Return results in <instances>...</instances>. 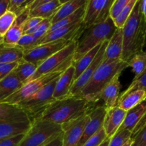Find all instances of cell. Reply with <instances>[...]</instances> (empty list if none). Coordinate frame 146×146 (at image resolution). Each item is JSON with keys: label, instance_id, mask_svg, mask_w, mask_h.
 Listing matches in <instances>:
<instances>
[{"label": "cell", "instance_id": "obj_8", "mask_svg": "<svg viewBox=\"0 0 146 146\" xmlns=\"http://www.w3.org/2000/svg\"><path fill=\"white\" fill-rule=\"evenodd\" d=\"M64 71H54V72L42 76L38 78H36L33 81H29L24 84V86L20 89L16 91L14 94L10 96L9 97L3 100L1 103L17 105L21 101L25 100L26 98H29V96L38 92L43 87L45 86L46 84L52 81L53 80L58 78Z\"/></svg>", "mask_w": 146, "mask_h": 146}, {"label": "cell", "instance_id": "obj_22", "mask_svg": "<svg viewBox=\"0 0 146 146\" xmlns=\"http://www.w3.org/2000/svg\"><path fill=\"white\" fill-rule=\"evenodd\" d=\"M24 83L11 72L0 81V102L6 99L24 86Z\"/></svg>", "mask_w": 146, "mask_h": 146}, {"label": "cell", "instance_id": "obj_27", "mask_svg": "<svg viewBox=\"0 0 146 146\" xmlns=\"http://www.w3.org/2000/svg\"><path fill=\"white\" fill-rule=\"evenodd\" d=\"M37 68L38 67L36 65L30 62H27L23 59L18 63V65L12 72L25 84L27 81L34 75Z\"/></svg>", "mask_w": 146, "mask_h": 146}, {"label": "cell", "instance_id": "obj_4", "mask_svg": "<svg viewBox=\"0 0 146 146\" xmlns=\"http://www.w3.org/2000/svg\"><path fill=\"white\" fill-rule=\"evenodd\" d=\"M116 29L113 20L111 17L105 22L96 24L85 29L78 41L76 49L73 56V62L78 61L99 44L109 41Z\"/></svg>", "mask_w": 146, "mask_h": 146}, {"label": "cell", "instance_id": "obj_5", "mask_svg": "<svg viewBox=\"0 0 146 146\" xmlns=\"http://www.w3.org/2000/svg\"><path fill=\"white\" fill-rule=\"evenodd\" d=\"M62 133L61 125L36 118L19 146H44Z\"/></svg>", "mask_w": 146, "mask_h": 146}, {"label": "cell", "instance_id": "obj_18", "mask_svg": "<svg viewBox=\"0 0 146 146\" xmlns=\"http://www.w3.org/2000/svg\"><path fill=\"white\" fill-rule=\"evenodd\" d=\"M123 29H117L106 48L102 64H111L121 59L123 54Z\"/></svg>", "mask_w": 146, "mask_h": 146}, {"label": "cell", "instance_id": "obj_12", "mask_svg": "<svg viewBox=\"0 0 146 146\" xmlns=\"http://www.w3.org/2000/svg\"><path fill=\"white\" fill-rule=\"evenodd\" d=\"M90 120L89 115L86 114L78 119L62 124L63 146H76Z\"/></svg>", "mask_w": 146, "mask_h": 146}, {"label": "cell", "instance_id": "obj_48", "mask_svg": "<svg viewBox=\"0 0 146 146\" xmlns=\"http://www.w3.org/2000/svg\"><path fill=\"white\" fill-rule=\"evenodd\" d=\"M133 138H131V139H130L129 141H128V142H127L123 146H131L133 144Z\"/></svg>", "mask_w": 146, "mask_h": 146}, {"label": "cell", "instance_id": "obj_1", "mask_svg": "<svg viewBox=\"0 0 146 146\" xmlns=\"http://www.w3.org/2000/svg\"><path fill=\"white\" fill-rule=\"evenodd\" d=\"M123 54L121 59L128 62L131 57L142 52L146 41V27L138 0L129 19L123 27Z\"/></svg>", "mask_w": 146, "mask_h": 146}, {"label": "cell", "instance_id": "obj_41", "mask_svg": "<svg viewBox=\"0 0 146 146\" xmlns=\"http://www.w3.org/2000/svg\"><path fill=\"white\" fill-rule=\"evenodd\" d=\"M24 137V134L0 140V146H19Z\"/></svg>", "mask_w": 146, "mask_h": 146}, {"label": "cell", "instance_id": "obj_7", "mask_svg": "<svg viewBox=\"0 0 146 146\" xmlns=\"http://www.w3.org/2000/svg\"><path fill=\"white\" fill-rule=\"evenodd\" d=\"M78 41H74L59 51L54 54L37 68L34 75L27 81H33L47 74L58 71H65L73 64V56L76 49Z\"/></svg>", "mask_w": 146, "mask_h": 146}, {"label": "cell", "instance_id": "obj_38", "mask_svg": "<svg viewBox=\"0 0 146 146\" xmlns=\"http://www.w3.org/2000/svg\"><path fill=\"white\" fill-rule=\"evenodd\" d=\"M105 130L104 128H101L94 136L91 137L84 146H99L107 138Z\"/></svg>", "mask_w": 146, "mask_h": 146}, {"label": "cell", "instance_id": "obj_2", "mask_svg": "<svg viewBox=\"0 0 146 146\" xmlns=\"http://www.w3.org/2000/svg\"><path fill=\"white\" fill-rule=\"evenodd\" d=\"M91 104L84 98L78 96L56 101L43 112L38 118L62 125L88 114L90 112Z\"/></svg>", "mask_w": 146, "mask_h": 146}, {"label": "cell", "instance_id": "obj_26", "mask_svg": "<svg viewBox=\"0 0 146 146\" xmlns=\"http://www.w3.org/2000/svg\"><path fill=\"white\" fill-rule=\"evenodd\" d=\"M101 45H102V44H99V45H98L97 46H96L95 48H93L92 50L88 51V52L87 53V54H86L85 55L81 57L80 59H78V61L73 62L72 64L74 66V68H75V74H74V81L81 75V74H82V73L88 68V66L92 63V61H94V58H95L96 56L98 54Z\"/></svg>", "mask_w": 146, "mask_h": 146}, {"label": "cell", "instance_id": "obj_42", "mask_svg": "<svg viewBox=\"0 0 146 146\" xmlns=\"http://www.w3.org/2000/svg\"><path fill=\"white\" fill-rule=\"evenodd\" d=\"M43 20L44 19L40 18V17H29L25 22V24H24V31L25 32V31H28V30L36 27V26L38 25V24H40Z\"/></svg>", "mask_w": 146, "mask_h": 146}, {"label": "cell", "instance_id": "obj_23", "mask_svg": "<svg viewBox=\"0 0 146 146\" xmlns=\"http://www.w3.org/2000/svg\"><path fill=\"white\" fill-rule=\"evenodd\" d=\"M88 0H70L66 1L51 17V25L58 22L61 20L72 15L77 10L86 5Z\"/></svg>", "mask_w": 146, "mask_h": 146}, {"label": "cell", "instance_id": "obj_34", "mask_svg": "<svg viewBox=\"0 0 146 146\" xmlns=\"http://www.w3.org/2000/svg\"><path fill=\"white\" fill-rule=\"evenodd\" d=\"M39 44V40L32 35H29V34H24L21 37L19 41L17 44L16 46L21 48L24 51H28L34 47L36 46Z\"/></svg>", "mask_w": 146, "mask_h": 146}, {"label": "cell", "instance_id": "obj_45", "mask_svg": "<svg viewBox=\"0 0 146 146\" xmlns=\"http://www.w3.org/2000/svg\"><path fill=\"white\" fill-rule=\"evenodd\" d=\"M44 146H63V133Z\"/></svg>", "mask_w": 146, "mask_h": 146}, {"label": "cell", "instance_id": "obj_46", "mask_svg": "<svg viewBox=\"0 0 146 146\" xmlns=\"http://www.w3.org/2000/svg\"><path fill=\"white\" fill-rule=\"evenodd\" d=\"M141 11L146 27V0H141Z\"/></svg>", "mask_w": 146, "mask_h": 146}, {"label": "cell", "instance_id": "obj_36", "mask_svg": "<svg viewBox=\"0 0 146 146\" xmlns=\"http://www.w3.org/2000/svg\"><path fill=\"white\" fill-rule=\"evenodd\" d=\"M130 0H114L110 9V17L114 20L125 9Z\"/></svg>", "mask_w": 146, "mask_h": 146}, {"label": "cell", "instance_id": "obj_32", "mask_svg": "<svg viewBox=\"0 0 146 146\" xmlns=\"http://www.w3.org/2000/svg\"><path fill=\"white\" fill-rule=\"evenodd\" d=\"M34 0H9L8 11L14 13L17 17L22 14Z\"/></svg>", "mask_w": 146, "mask_h": 146}, {"label": "cell", "instance_id": "obj_21", "mask_svg": "<svg viewBox=\"0 0 146 146\" xmlns=\"http://www.w3.org/2000/svg\"><path fill=\"white\" fill-rule=\"evenodd\" d=\"M146 112V102H143L135 108L127 111L126 115L123 122L122 125L118 130V131L128 130L131 133L133 132L136 125L143 117ZM117 131V132H118Z\"/></svg>", "mask_w": 146, "mask_h": 146}, {"label": "cell", "instance_id": "obj_35", "mask_svg": "<svg viewBox=\"0 0 146 146\" xmlns=\"http://www.w3.org/2000/svg\"><path fill=\"white\" fill-rule=\"evenodd\" d=\"M23 109L17 105L4 104L0 102V120L19 113Z\"/></svg>", "mask_w": 146, "mask_h": 146}, {"label": "cell", "instance_id": "obj_3", "mask_svg": "<svg viewBox=\"0 0 146 146\" xmlns=\"http://www.w3.org/2000/svg\"><path fill=\"white\" fill-rule=\"evenodd\" d=\"M128 67V63L119 59L111 64H102L96 71L90 81L77 96L84 98L90 104H95L104 87L118 74Z\"/></svg>", "mask_w": 146, "mask_h": 146}, {"label": "cell", "instance_id": "obj_40", "mask_svg": "<svg viewBox=\"0 0 146 146\" xmlns=\"http://www.w3.org/2000/svg\"><path fill=\"white\" fill-rule=\"evenodd\" d=\"M133 138L131 146H146V125Z\"/></svg>", "mask_w": 146, "mask_h": 146}, {"label": "cell", "instance_id": "obj_14", "mask_svg": "<svg viewBox=\"0 0 146 146\" xmlns=\"http://www.w3.org/2000/svg\"><path fill=\"white\" fill-rule=\"evenodd\" d=\"M106 111L107 109L105 106L96 107L90 111L88 114L91 120L86 127L84 133L76 146H84L91 137L94 136L101 128H103Z\"/></svg>", "mask_w": 146, "mask_h": 146}, {"label": "cell", "instance_id": "obj_33", "mask_svg": "<svg viewBox=\"0 0 146 146\" xmlns=\"http://www.w3.org/2000/svg\"><path fill=\"white\" fill-rule=\"evenodd\" d=\"M132 137V133L128 130L118 131L111 138L109 146H123Z\"/></svg>", "mask_w": 146, "mask_h": 146}, {"label": "cell", "instance_id": "obj_49", "mask_svg": "<svg viewBox=\"0 0 146 146\" xmlns=\"http://www.w3.org/2000/svg\"><path fill=\"white\" fill-rule=\"evenodd\" d=\"M2 44H3V37H1V36H0V45Z\"/></svg>", "mask_w": 146, "mask_h": 146}, {"label": "cell", "instance_id": "obj_16", "mask_svg": "<svg viewBox=\"0 0 146 146\" xmlns=\"http://www.w3.org/2000/svg\"><path fill=\"white\" fill-rule=\"evenodd\" d=\"M30 17L29 7L22 14L17 17L10 29L3 37V44L7 46H16L21 37L24 35V27L27 20Z\"/></svg>", "mask_w": 146, "mask_h": 146}, {"label": "cell", "instance_id": "obj_24", "mask_svg": "<svg viewBox=\"0 0 146 146\" xmlns=\"http://www.w3.org/2000/svg\"><path fill=\"white\" fill-rule=\"evenodd\" d=\"M66 1L48 0L45 4L30 11V17H40L43 19H51Z\"/></svg>", "mask_w": 146, "mask_h": 146}, {"label": "cell", "instance_id": "obj_39", "mask_svg": "<svg viewBox=\"0 0 146 146\" xmlns=\"http://www.w3.org/2000/svg\"><path fill=\"white\" fill-rule=\"evenodd\" d=\"M18 65V63H0V81L9 75Z\"/></svg>", "mask_w": 146, "mask_h": 146}, {"label": "cell", "instance_id": "obj_13", "mask_svg": "<svg viewBox=\"0 0 146 146\" xmlns=\"http://www.w3.org/2000/svg\"><path fill=\"white\" fill-rule=\"evenodd\" d=\"M108 41H106L103 43L99 51H98V54L96 56L95 58L92 61V63L81 74V75L74 81V84L72 86V88L71 89V92H70L71 97L77 96L80 94L81 90L84 88V86L86 85L87 83L90 81V79L93 76L96 71L102 64L106 48L107 45H108Z\"/></svg>", "mask_w": 146, "mask_h": 146}, {"label": "cell", "instance_id": "obj_11", "mask_svg": "<svg viewBox=\"0 0 146 146\" xmlns=\"http://www.w3.org/2000/svg\"><path fill=\"white\" fill-rule=\"evenodd\" d=\"M114 0H88L83 24L85 29L104 23L110 17V9Z\"/></svg>", "mask_w": 146, "mask_h": 146}, {"label": "cell", "instance_id": "obj_9", "mask_svg": "<svg viewBox=\"0 0 146 146\" xmlns=\"http://www.w3.org/2000/svg\"><path fill=\"white\" fill-rule=\"evenodd\" d=\"M32 121L24 111L0 120V140L19 135H25L31 128Z\"/></svg>", "mask_w": 146, "mask_h": 146}, {"label": "cell", "instance_id": "obj_28", "mask_svg": "<svg viewBox=\"0 0 146 146\" xmlns=\"http://www.w3.org/2000/svg\"><path fill=\"white\" fill-rule=\"evenodd\" d=\"M127 63L128 66L131 67L133 71L135 73V76L134 79H136L146 70V52L142 51L135 54Z\"/></svg>", "mask_w": 146, "mask_h": 146}, {"label": "cell", "instance_id": "obj_43", "mask_svg": "<svg viewBox=\"0 0 146 146\" xmlns=\"http://www.w3.org/2000/svg\"><path fill=\"white\" fill-rule=\"evenodd\" d=\"M145 125H146V112H145V115H144L143 117L141 118V120L140 121V122L138 123V124L136 125V127H135V129H134L133 132V137L135 136V135H136V134L138 133L139 132V131H141V130L142 129V128H143Z\"/></svg>", "mask_w": 146, "mask_h": 146}, {"label": "cell", "instance_id": "obj_29", "mask_svg": "<svg viewBox=\"0 0 146 146\" xmlns=\"http://www.w3.org/2000/svg\"><path fill=\"white\" fill-rule=\"evenodd\" d=\"M51 27V22L50 19H44L40 24H38L36 27L28 30L24 33V34H29V35L34 36L35 38L40 41L46 34L49 31Z\"/></svg>", "mask_w": 146, "mask_h": 146}, {"label": "cell", "instance_id": "obj_20", "mask_svg": "<svg viewBox=\"0 0 146 146\" xmlns=\"http://www.w3.org/2000/svg\"><path fill=\"white\" fill-rule=\"evenodd\" d=\"M146 99L145 90L139 89L128 94H122L120 95L116 106L125 111L135 108L139 104H142Z\"/></svg>", "mask_w": 146, "mask_h": 146}, {"label": "cell", "instance_id": "obj_31", "mask_svg": "<svg viewBox=\"0 0 146 146\" xmlns=\"http://www.w3.org/2000/svg\"><path fill=\"white\" fill-rule=\"evenodd\" d=\"M16 19L17 16L14 13L9 11L0 17V36L1 37H4L7 31L10 29Z\"/></svg>", "mask_w": 146, "mask_h": 146}, {"label": "cell", "instance_id": "obj_47", "mask_svg": "<svg viewBox=\"0 0 146 146\" xmlns=\"http://www.w3.org/2000/svg\"><path fill=\"white\" fill-rule=\"evenodd\" d=\"M110 141H111V138H108L107 137L106 138L105 141L102 143L99 146H109V143H110Z\"/></svg>", "mask_w": 146, "mask_h": 146}, {"label": "cell", "instance_id": "obj_17", "mask_svg": "<svg viewBox=\"0 0 146 146\" xmlns=\"http://www.w3.org/2000/svg\"><path fill=\"white\" fill-rule=\"evenodd\" d=\"M126 113L127 111L118 106L107 109L103 128L105 130L106 133L108 138H111L116 133L122 125Z\"/></svg>", "mask_w": 146, "mask_h": 146}, {"label": "cell", "instance_id": "obj_19", "mask_svg": "<svg viewBox=\"0 0 146 146\" xmlns=\"http://www.w3.org/2000/svg\"><path fill=\"white\" fill-rule=\"evenodd\" d=\"M121 74H118L113 79L104 87L98 97V101L103 100L107 109L116 106L118 98L120 97L121 84L119 77Z\"/></svg>", "mask_w": 146, "mask_h": 146}, {"label": "cell", "instance_id": "obj_30", "mask_svg": "<svg viewBox=\"0 0 146 146\" xmlns=\"http://www.w3.org/2000/svg\"><path fill=\"white\" fill-rule=\"evenodd\" d=\"M137 1L138 0H130L128 4L123 10L122 12L119 14V16L116 19L113 20V22L117 29H123L126 21L129 19Z\"/></svg>", "mask_w": 146, "mask_h": 146}, {"label": "cell", "instance_id": "obj_6", "mask_svg": "<svg viewBox=\"0 0 146 146\" xmlns=\"http://www.w3.org/2000/svg\"><path fill=\"white\" fill-rule=\"evenodd\" d=\"M57 79L58 78L53 80L38 92L17 104L28 114L31 121L40 118L43 112L56 101L53 95Z\"/></svg>", "mask_w": 146, "mask_h": 146}, {"label": "cell", "instance_id": "obj_10", "mask_svg": "<svg viewBox=\"0 0 146 146\" xmlns=\"http://www.w3.org/2000/svg\"><path fill=\"white\" fill-rule=\"evenodd\" d=\"M74 41L76 40L61 39L46 44H39L31 49L24 51L23 59L27 62L34 64L38 67L47 58L51 57Z\"/></svg>", "mask_w": 146, "mask_h": 146}, {"label": "cell", "instance_id": "obj_37", "mask_svg": "<svg viewBox=\"0 0 146 146\" xmlns=\"http://www.w3.org/2000/svg\"><path fill=\"white\" fill-rule=\"evenodd\" d=\"M143 89L146 91V70L145 72L136 79H133V82L123 94H128L136 90Z\"/></svg>", "mask_w": 146, "mask_h": 146}, {"label": "cell", "instance_id": "obj_15", "mask_svg": "<svg viewBox=\"0 0 146 146\" xmlns=\"http://www.w3.org/2000/svg\"><path fill=\"white\" fill-rule=\"evenodd\" d=\"M74 74L75 68L72 64L58 77L53 95L56 101H60L71 97L70 92L74 82Z\"/></svg>", "mask_w": 146, "mask_h": 146}, {"label": "cell", "instance_id": "obj_44", "mask_svg": "<svg viewBox=\"0 0 146 146\" xmlns=\"http://www.w3.org/2000/svg\"><path fill=\"white\" fill-rule=\"evenodd\" d=\"M9 0H0V17L8 11Z\"/></svg>", "mask_w": 146, "mask_h": 146}, {"label": "cell", "instance_id": "obj_25", "mask_svg": "<svg viewBox=\"0 0 146 146\" xmlns=\"http://www.w3.org/2000/svg\"><path fill=\"white\" fill-rule=\"evenodd\" d=\"M24 51L17 46L0 45V63H19L23 60Z\"/></svg>", "mask_w": 146, "mask_h": 146}]
</instances>
